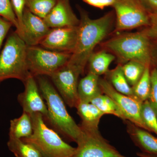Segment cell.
I'll return each instance as SVG.
<instances>
[{
    "instance_id": "obj_32",
    "label": "cell",
    "mask_w": 157,
    "mask_h": 157,
    "mask_svg": "<svg viewBox=\"0 0 157 157\" xmlns=\"http://www.w3.org/2000/svg\"><path fill=\"white\" fill-rule=\"evenodd\" d=\"M12 25H13L11 22L0 17V50L4 39Z\"/></svg>"
},
{
    "instance_id": "obj_30",
    "label": "cell",
    "mask_w": 157,
    "mask_h": 157,
    "mask_svg": "<svg viewBox=\"0 0 157 157\" xmlns=\"http://www.w3.org/2000/svg\"><path fill=\"white\" fill-rule=\"evenodd\" d=\"M143 32L150 39L157 41V13L149 14V24Z\"/></svg>"
},
{
    "instance_id": "obj_31",
    "label": "cell",
    "mask_w": 157,
    "mask_h": 157,
    "mask_svg": "<svg viewBox=\"0 0 157 157\" xmlns=\"http://www.w3.org/2000/svg\"><path fill=\"white\" fill-rule=\"evenodd\" d=\"M85 3L95 8L103 10L106 7H113L116 0H82Z\"/></svg>"
},
{
    "instance_id": "obj_23",
    "label": "cell",
    "mask_w": 157,
    "mask_h": 157,
    "mask_svg": "<svg viewBox=\"0 0 157 157\" xmlns=\"http://www.w3.org/2000/svg\"><path fill=\"white\" fill-rule=\"evenodd\" d=\"M90 103L94 105L104 114H112L124 121L125 120L123 114L115 102L107 95L101 94L94 98Z\"/></svg>"
},
{
    "instance_id": "obj_14",
    "label": "cell",
    "mask_w": 157,
    "mask_h": 157,
    "mask_svg": "<svg viewBox=\"0 0 157 157\" xmlns=\"http://www.w3.org/2000/svg\"><path fill=\"white\" fill-rule=\"evenodd\" d=\"M43 20L51 29L75 27L78 26L80 22L71 8L70 0H58Z\"/></svg>"
},
{
    "instance_id": "obj_4",
    "label": "cell",
    "mask_w": 157,
    "mask_h": 157,
    "mask_svg": "<svg viewBox=\"0 0 157 157\" xmlns=\"http://www.w3.org/2000/svg\"><path fill=\"white\" fill-rule=\"evenodd\" d=\"M27 47L16 31L9 35L0 53V83L9 78L24 82L31 76L27 62Z\"/></svg>"
},
{
    "instance_id": "obj_5",
    "label": "cell",
    "mask_w": 157,
    "mask_h": 157,
    "mask_svg": "<svg viewBox=\"0 0 157 157\" xmlns=\"http://www.w3.org/2000/svg\"><path fill=\"white\" fill-rule=\"evenodd\" d=\"M33 124V133L22 139L31 144L46 157H72L76 147L63 140L56 132L47 126L42 114L31 115Z\"/></svg>"
},
{
    "instance_id": "obj_34",
    "label": "cell",
    "mask_w": 157,
    "mask_h": 157,
    "mask_svg": "<svg viewBox=\"0 0 157 157\" xmlns=\"http://www.w3.org/2000/svg\"><path fill=\"white\" fill-rule=\"evenodd\" d=\"M137 156L139 157H157V155L151 154L147 153L140 152L137 153Z\"/></svg>"
},
{
    "instance_id": "obj_11",
    "label": "cell",
    "mask_w": 157,
    "mask_h": 157,
    "mask_svg": "<svg viewBox=\"0 0 157 157\" xmlns=\"http://www.w3.org/2000/svg\"><path fill=\"white\" fill-rule=\"evenodd\" d=\"M35 78L31 75L23 82L25 90L17 96V101L22 107L23 112L30 115L40 113L44 120L46 121L48 116V109Z\"/></svg>"
},
{
    "instance_id": "obj_6",
    "label": "cell",
    "mask_w": 157,
    "mask_h": 157,
    "mask_svg": "<svg viewBox=\"0 0 157 157\" xmlns=\"http://www.w3.org/2000/svg\"><path fill=\"white\" fill-rule=\"evenodd\" d=\"M71 54L57 52L36 46H28L27 62L31 75L50 76L67 64Z\"/></svg>"
},
{
    "instance_id": "obj_29",
    "label": "cell",
    "mask_w": 157,
    "mask_h": 157,
    "mask_svg": "<svg viewBox=\"0 0 157 157\" xmlns=\"http://www.w3.org/2000/svg\"><path fill=\"white\" fill-rule=\"evenodd\" d=\"M11 2L20 28L21 33L19 36L21 38L22 34L23 16L25 8V0H11Z\"/></svg>"
},
{
    "instance_id": "obj_7",
    "label": "cell",
    "mask_w": 157,
    "mask_h": 157,
    "mask_svg": "<svg viewBox=\"0 0 157 157\" xmlns=\"http://www.w3.org/2000/svg\"><path fill=\"white\" fill-rule=\"evenodd\" d=\"M114 32L134 29L149 24V14L139 0H116Z\"/></svg>"
},
{
    "instance_id": "obj_2",
    "label": "cell",
    "mask_w": 157,
    "mask_h": 157,
    "mask_svg": "<svg viewBox=\"0 0 157 157\" xmlns=\"http://www.w3.org/2000/svg\"><path fill=\"white\" fill-rule=\"evenodd\" d=\"M36 78L48 109L46 121L65 138L77 143L83 132L69 114L61 96L46 76H38Z\"/></svg>"
},
{
    "instance_id": "obj_12",
    "label": "cell",
    "mask_w": 157,
    "mask_h": 157,
    "mask_svg": "<svg viewBox=\"0 0 157 157\" xmlns=\"http://www.w3.org/2000/svg\"><path fill=\"white\" fill-rule=\"evenodd\" d=\"M78 33V26L52 29L39 45L48 50L72 54L76 47Z\"/></svg>"
},
{
    "instance_id": "obj_28",
    "label": "cell",
    "mask_w": 157,
    "mask_h": 157,
    "mask_svg": "<svg viewBox=\"0 0 157 157\" xmlns=\"http://www.w3.org/2000/svg\"><path fill=\"white\" fill-rule=\"evenodd\" d=\"M151 88L148 101L157 116V68L151 71Z\"/></svg>"
},
{
    "instance_id": "obj_17",
    "label": "cell",
    "mask_w": 157,
    "mask_h": 157,
    "mask_svg": "<svg viewBox=\"0 0 157 157\" xmlns=\"http://www.w3.org/2000/svg\"><path fill=\"white\" fill-rule=\"evenodd\" d=\"M99 76L88 72L78 82V95L79 101L90 102L97 96L103 94L99 85Z\"/></svg>"
},
{
    "instance_id": "obj_22",
    "label": "cell",
    "mask_w": 157,
    "mask_h": 157,
    "mask_svg": "<svg viewBox=\"0 0 157 157\" xmlns=\"http://www.w3.org/2000/svg\"><path fill=\"white\" fill-rule=\"evenodd\" d=\"M132 88L134 98L142 103L148 100L151 88L150 66H146L141 78Z\"/></svg>"
},
{
    "instance_id": "obj_10",
    "label": "cell",
    "mask_w": 157,
    "mask_h": 157,
    "mask_svg": "<svg viewBox=\"0 0 157 157\" xmlns=\"http://www.w3.org/2000/svg\"><path fill=\"white\" fill-rule=\"evenodd\" d=\"M99 85L102 93L109 96L115 102L125 120L149 132L141 116L142 102L136 98L118 92L106 78H100Z\"/></svg>"
},
{
    "instance_id": "obj_13",
    "label": "cell",
    "mask_w": 157,
    "mask_h": 157,
    "mask_svg": "<svg viewBox=\"0 0 157 157\" xmlns=\"http://www.w3.org/2000/svg\"><path fill=\"white\" fill-rule=\"evenodd\" d=\"M51 29L43 18L33 14L25 8L23 16L21 38L27 46L39 45Z\"/></svg>"
},
{
    "instance_id": "obj_16",
    "label": "cell",
    "mask_w": 157,
    "mask_h": 157,
    "mask_svg": "<svg viewBox=\"0 0 157 157\" xmlns=\"http://www.w3.org/2000/svg\"><path fill=\"white\" fill-rule=\"evenodd\" d=\"M76 108L81 118L82 130L85 132L99 131V122L104 113L90 102L79 101Z\"/></svg>"
},
{
    "instance_id": "obj_21",
    "label": "cell",
    "mask_w": 157,
    "mask_h": 157,
    "mask_svg": "<svg viewBox=\"0 0 157 157\" xmlns=\"http://www.w3.org/2000/svg\"><path fill=\"white\" fill-rule=\"evenodd\" d=\"M7 146L15 157H44L36 147L21 139L9 137Z\"/></svg>"
},
{
    "instance_id": "obj_1",
    "label": "cell",
    "mask_w": 157,
    "mask_h": 157,
    "mask_svg": "<svg viewBox=\"0 0 157 157\" xmlns=\"http://www.w3.org/2000/svg\"><path fill=\"white\" fill-rule=\"evenodd\" d=\"M78 10L80 18L77 42L68 63L83 72L95 48L111 32L115 16L114 11H112L100 18L93 19L80 7Z\"/></svg>"
},
{
    "instance_id": "obj_3",
    "label": "cell",
    "mask_w": 157,
    "mask_h": 157,
    "mask_svg": "<svg viewBox=\"0 0 157 157\" xmlns=\"http://www.w3.org/2000/svg\"><path fill=\"white\" fill-rule=\"evenodd\" d=\"M104 50L117 58L122 65L130 61L150 66L151 62L150 39L143 32L118 35L103 42Z\"/></svg>"
},
{
    "instance_id": "obj_26",
    "label": "cell",
    "mask_w": 157,
    "mask_h": 157,
    "mask_svg": "<svg viewBox=\"0 0 157 157\" xmlns=\"http://www.w3.org/2000/svg\"><path fill=\"white\" fill-rule=\"evenodd\" d=\"M141 116L149 132H154L157 135V116L148 100L144 101L141 107Z\"/></svg>"
},
{
    "instance_id": "obj_9",
    "label": "cell",
    "mask_w": 157,
    "mask_h": 157,
    "mask_svg": "<svg viewBox=\"0 0 157 157\" xmlns=\"http://www.w3.org/2000/svg\"><path fill=\"white\" fill-rule=\"evenodd\" d=\"M72 157H128L121 153L100 132L83 131Z\"/></svg>"
},
{
    "instance_id": "obj_33",
    "label": "cell",
    "mask_w": 157,
    "mask_h": 157,
    "mask_svg": "<svg viewBox=\"0 0 157 157\" xmlns=\"http://www.w3.org/2000/svg\"><path fill=\"white\" fill-rule=\"evenodd\" d=\"M149 14L157 13V0H139Z\"/></svg>"
},
{
    "instance_id": "obj_35",
    "label": "cell",
    "mask_w": 157,
    "mask_h": 157,
    "mask_svg": "<svg viewBox=\"0 0 157 157\" xmlns=\"http://www.w3.org/2000/svg\"><path fill=\"white\" fill-rule=\"evenodd\" d=\"M44 157H46L44 156Z\"/></svg>"
},
{
    "instance_id": "obj_24",
    "label": "cell",
    "mask_w": 157,
    "mask_h": 157,
    "mask_svg": "<svg viewBox=\"0 0 157 157\" xmlns=\"http://www.w3.org/2000/svg\"><path fill=\"white\" fill-rule=\"evenodd\" d=\"M145 67L144 64L136 61H130L122 65L124 75L132 87L139 81L143 75Z\"/></svg>"
},
{
    "instance_id": "obj_8",
    "label": "cell",
    "mask_w": 157,
    "mask_h": 157,
    "mask_svg": "<svg viewBox=\"0 0 157 157\" xmlns=\"http://www.w3.org/2000/svg\"><path fill=\"white\" fill-rule=\"evenodd\" d=\"M83 72L79 68L67 63L49 76L65 103L71 108H76L79 102L77 91L78 79Z\"/></svg>"
},
{
    "instance_id": "obj_18",
    "label": "cell",
    "mask_w": 157,
    "mask_h": 157,
    "mask_svg": "<svg viewBox=\"0 0 157 157\" xmlns=\"http://www.w3.org/2000/svg\"><path fill=\"white\" fill-rule=\"evenodd\" d=\"M115 58L113 54L104 49L97 52H94L90 56L87 62L89 72L98 76L106 74Z\"/></svg>"
},
{
    "instance_id": "obj_20",
    "label": "cell",
    "mask_w": 157,
    "mask_h": 157,
    "mask_svg": "<svg viewBox=\"0 0 157 157\" xmlns=\"http://www.w3.org/2000/svg\"><path fill=\"white\" fill-rule=\"evenodd\" d=\"M105 74L106 79L114 89L121 94L134 98L132 88L124 75L121 64H118L114 69L108 70Z\"/></svg>"
},
{
    "instance_id": "obj_15",
    "label": "cell",
    "mask_w": 157,
    "mask_h": 157,
    "mask_svg": "<svg viewBox=\"0 0 157 157\" xmlns=\"http://www.w3.org/2000/svg\"><path fill=\"white\" fill-rule=\"evenodd\" d=\"M124 121L127 132L135 145L143 152L157 155V137L128 121Z\"/></svg>"
},
{
    "instance_id": "obj_25",
    "label": "cell",
    "mask_w": 157,
    "mask_h": 157,
    "mask_svg": "<svg viewBox=\"0 0 157 157\" xmlns=\"http://www.w3.org/2000/svg\"><path fill=\"white\" fill-rule=\"evenodd\" d=\"M58 0H25V8L33 14L44 19Z\"/></svg>"
},
{
    "instance_id": "obj_27",
    "label": "cell",
    "mask_w": 157,
    "mask_h": 157,
    "mask_svg": "<svg viewBox=\"0 0 157 157\" xmlns=\"http://www.w3.org/2000/svg\"><path fill=\"white\" fill-rule=\"evenodd\" d=\"M0 17L11 22L16 28V32L20 36V28L12 8L11 0H0Z\"/></svg>"
},
{
    "instance_id": "obj_19",
    "label": "cell",
    "mask_w": 157,
    "mask_h": 157,
    "mask_svg": "<svg viewBox=\"0 0 157 157\" xmlns=\"http://www.w3.org/2000/svg\"><path fill=\"white\" fill-rule=\"evenodd\" d=\"M33 131L32 118L26 113L23 112L19 117L10 121L9 137L23 139L30 136Z\"/></svg>"
}]
</instances>
